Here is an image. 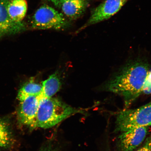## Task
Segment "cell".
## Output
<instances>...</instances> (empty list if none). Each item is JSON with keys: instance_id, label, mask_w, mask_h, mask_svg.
I'll return each mask as SVG.
<instances>
[{"instance_id": "cell-17", "label": "cell", "mask_w": 151, "mask_h": 151, "mask_svg": "<svg viewBox=\"0 0 151 151\" xmlns=\"http://www.w3.org/2000/svg\"><path fill=\"white\" fill-rule=\"evenodd\" d=\"M48 1L51 2L56 6L61 7L64 3L69 0H48Z\"/></svg>"}, {"instance_id": "cell-8", "label": "cell", "mask_w": 151, "mask_h": 151, "mask_svg": "<svg viewBox=\"0 0 151 151\" xmlns=\"http://www.w3.org/2000/svg\"><path fill=\"white\" fill-rule=\"evenodd\" d=\"M8 0H0V37L6 34L16 33L24 28L21 22H16L9 16Z\"/></svg>"}, {"instance_id": "cell-7", "label": "cell", "mask_w": 151, "mask_h": 151, "mask_svg": "<svg viewBox=\"0 0 151 151\" xmlns=\"http://www.w3.org/2000/svg\"><path fill=\"white\" fill-rule=\"evenodd\" d=\"M39 102V96H28L21 101L18 112V118L21 123L35 127Z\"/></svg>"}, {"instance_id": "cell-6", "label": "cell", "mask_w": 151, "mask_h": 151, "mask_svg": "<svg viewBox=\"0 0 151 151\" xmlns=\"http://www.w3.org/2000/svg\"><path fill=\"white\" fill-rule=\"evenodd\" d=\"M149 127L134 128L123 132L117 139V146L120 151H133L144 141Z\"/></svg>"}, {"instance_id": "cell-12", "label": "cell", "mask_w": 151, "mask_h": 151, "mask_svg": "<svg viewBox=\"0 0 151 151\" xmlns=\"http://www.w3.org/2000/svg\"><path fill=\"white\" fill-rule=\"evenodd\" d=\"M42 91V85L34 82L33 80H31L20 88L18 92L17 98L19 101H22L28 96H39L41 94Z\"/></svg>"}, {"instance_id": "cell-9", "label": "cell", "mask_w": 151, "mask_h": 151, "mask_svg": "<svg viewBox=\"0 0 151 151\" xmlns=\"http://www.w3.org/2000/svg\"><path fill=\"white\" fill-rule=\"evenodd\" d=\"M88 3V0H69L64 3L61 7L66 16L75 19L83 14Z\"/></svg>"}, {"instance_id": "cell-3", "label": "cell", "mask_w": 151, "mask_h": 151, "mask_svg": "<svg viewBox=\"0 0 151 151\" xmlns=\"http://www.w3.org/2000/svg\"><path fill=\"white\" fill-rule=\"evenodd\" d=\"M151 125V101L134 109H125L117 115L115 132H126Z\"/></svg>"}, {"instance_id": "cell-16", "label": "cell", "mask_w": 151, "mask_h": 151, "mask_svg": "<svg viewBox=\"0 0 151 151\" xmlns=\"http://www.w3.org/2000/svg\"><path fill=\"white\" fill-rule=\"evenodd\" d=\"M39 151H58L54 143L50 142L43 146Z\"/></svg>"}, {"instance_id": "cell-15", "label": "cell", "mask_w": 151, "mask_h": 151, "mask_svg": "<svg viewBox=\"0 0 151 151\" xmlns=\"http://www.w3.org/2000/svg\"><path fill=\"white\" fill-rule=\"evenodd\" d=\"M135 151H151V134L146 139L143 146Z\"/></svg>"}, {"instance_id": "cell-13", "label": "cell", "mask_w": 151, "mask_h": 151, "mask_svg": "<svg viewBox=\"0 0 151 151\" xmlns=\"http://www.w3.org/2000/svg\"><path fill=\"white\" fill-rule=\"evenodd\" d=\"M11 135L8 125L0 121V147L9 146L11 141Z\"/></svg>"}, {"instance_id": "cell-14", "label": "cell", "mask_w": 151, "mask_h": 151, "mask_svg": "<svg viewBox=\"0 0 151 151\" xmlns=\"http://www.w3.org/2000/svg\"><path fill=\"white\" fill-rule=\"evenodd\" d=\"M142 92L146 94L151 93V70L149 71L146 82L143 86Z\"/></svg>"}, {"instance_id": "cell-4", "label": "cell", "mask_w": 151, "mask_h": 151, "mask_svg": "<svg viewBox=\"0 0 151 151\" xmlns=\"http://www.w3.org/2000/svg\"><path fill=\"white\" fill-rule=\"evenodd\" d=\"M68 25L63 14L47 5L36 11L32 21V27L37 29H62Z\"/></svg>"}, {"instance_id": "cell-1", "label": "cell", "mask_w": 151, "mask_h": 151, "mask_svg": "<svg viewBox=\"0 0 151 151\" xmlns=\"http://www.w3.org/2000/svg\"><path fill=\"white\" fill-rule=\"evenodd\" d=\"M149 71L146 62H130L107 83L106 89L122 96L127 108L142 92Z\"/></svg>"}, {"instance_id": "cell-5", "label": "cell", "mask_w": 151, "mask_h": 151, "mask_svg": "<svg viewBox=\"0 0 151 151\" xmlns=\"http://www.w3.org/2000/svg\"><path fill=\"white\" fill-rule=\"evenodd\" d=\"M128 0H105L94 9L82 28L108 19L117 13Z\"/></svg>"}, {"instance_id": "cell-2", "label": "cell", "mask_w": 151, "mask_h": 151, "mask_svg": "<svg viewBox=\"0 0 151 151\" xmlns=\"http://www.w3.org/2000/svg\"><path fill=\"white\" fill-rule=\"evenodd\" d=\"M39 97L35 127L52 128L73 115L84 112L58 99Z\"/></svg>"}, {"instance_id": "cell-11", "label": "cell", "mask_w": 151, "mask_h": 151, "mask_svg": "<svg viewBox=\"0 0 151 151\" xmlns=\"http://www.w3.org/2000/svg\"><path fill=\"white\" fill-rule=\"evenodd\" d=\"M61 82L59 75L55 73L50 75L42 83V91L40 97H52L59 91L61 88Z\"/></svg>"}, {"instance_id": "cell-10", "label": "cell", "mask_w": 151, "mask_h": 151, "mask_svg": "<svg viewBox=\"0 0 151 151\" xmlns=\"http://www.w3.org/2000/svg\"><path fill=\"white\" fill-rule=\"evenodd\" d=\"M27 9L26 0H11L9 1L8 12L9 16L16 22H21L25 16Z\"/></svg>"}]
</instances>
